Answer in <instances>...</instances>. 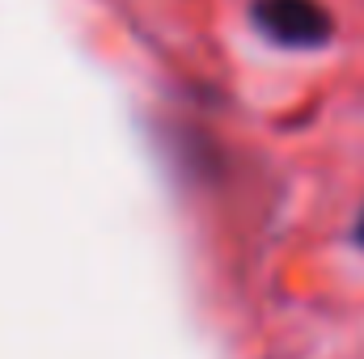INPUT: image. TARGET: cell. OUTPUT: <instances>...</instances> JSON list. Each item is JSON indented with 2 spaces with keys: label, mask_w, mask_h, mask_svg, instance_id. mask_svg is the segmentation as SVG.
<instances>
[{
  "label": "cell",
  "mask_w": 364,
  "mask_h": 359,
  "mask_svg": "<svg viewBox=\"0 0 364 359\" xmlns=\"http://www.w3.org/2000/svg\"><path fill=\"white\" fill-rule=\"evenodd\" d=\"M250 21L263 38L288 51H318L335 34V21L318 0H255Z\"/></svg>",
  "instance_id": "6da1fadb"
},
{
  "label": "cell",
  "mask_w": 364,
  "mask_h": 359,
  "mask_svg": "<svg viewBox=\"0 0 364 359\" xmlns=\"http://www.w3.org/2000/svg\"><path fill=\"white\" fill-rule=\"evenodd\" d=\"M356 241L364 245V211H360V224H356Z\"/></svg>",
  "instance_id": "7a4b0ae2"
}]
</instances>
